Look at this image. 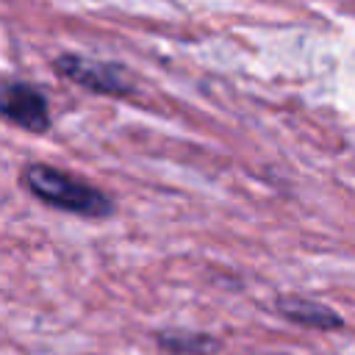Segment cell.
Returning <instances> with one entry per match:
<instances>
[{
    "label": "cell",
    "instance_id": "1",
    "mask_svg": "<svg viewBox=\"0 0 355 355\" xmlns=\"http://www.w3.org/2000/svg\"><path fill=\"white\" fill-rule=\"evenodd\" d=\"M19 183L44 205L72 214V216H83V219H108L116 211V202L111 194H105L103 189H97L94 183L80 180L78 175L58 169L53 164L44 161H33L25 164L19 172Z\"/></svg>",
    "mask_w": 355,
    "mask_h": 355
},
{
    "label": "cell",
    "instance_id": "2",
    "mask_svg": "<svg viewBox=\"0 0 355 355\" xmlns=\"http://www.w3.org/2000/svg\"><path fill=\"white\" fill-rule=\"evenodd\" d=\"M53 69L58 78L80 86L83 92L103 97H130L136 92L130 72L122 64L89 58L80 53H58L53 58Z\"/></svg>",
    "mask_w": 355,
    "mask_h": 355
},
{
    "label": "cell",
    "instance_id": "3",
    "mask_svg": "<svg viewBox=\"0 0 355 355\" xmlns=\"http://www.w3.org/2000/svg\"><path fill=\"white\" fill-rule=\"evenodd\" d=\"M0 119L33 136H44L53 128L47 94L25 80H8L0 86Z\"/></svg>",
    "mask_w": 355,
    "mask_h": 355
},
{
    "label": "cell",
    "instance_id": "4",
    "mask_svg": "<svg viewBox=\"0 0 355 355\" xmlns=\"http://www.w3.org/2000/svg\"><path fill=\"white\" fill-rule=\"evenodd\" d=\"M275 311L300 327L308 330H341L344 327V316L338 311H333L324 302L308 300V297H297V294H283L275 300Z\"/></svg>",
    "mask_w": 355,
    "mask_h": 355
},
{
    "label": "cell",
    "instance_id": "5",
    "mask_svg": "<svg viewBox=\"0 0 355 355\" xmlns=\"http://www.w3.org/2000/svg\"><path fill=\"white\" fill-rule=\"evenodd\" d=\"M155 344L172 355H214L222 349V341L216 336L194 330H158Z\"/></svg>",
    "mask_w": 355,
    "mask_h": 355
}]
</instances>
